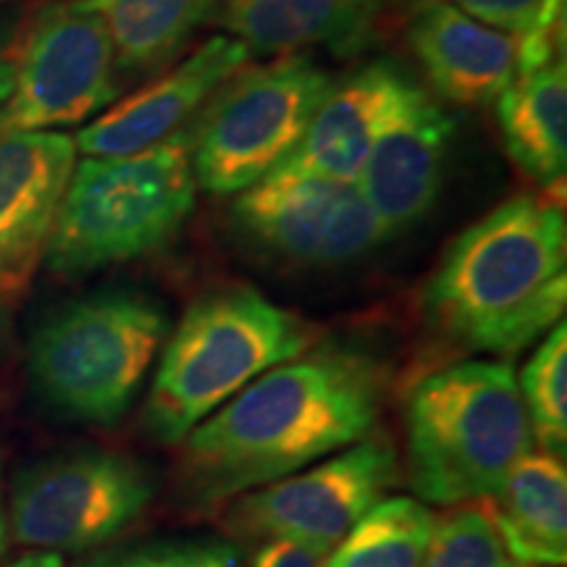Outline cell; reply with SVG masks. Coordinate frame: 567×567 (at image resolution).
<instances>
[{
    "label": "cell",
    "mask_w": 567,
    "mask_h": 567,
    "mask_svg": "<svg viewBox=\"0 0 567 567\" xmlns=\"http://www.w3.org/2000/svg\"><path fill=\"white\" fill-rule=\"evenodd\" d=\"M386 373L354 347L323 344L247 384L184 436V484L197 507L305 471L373 434Z\"/></svg>",
    "instance_id": "1"
},
{
    "label": "cell",
    "mask_w": 567,
    "mask_h": 567,
    "mask_svg": "<svg viewBox=\"0 0 567 567\" xmlns=\"http://www.w3.org/2000/svg\"><path fill=\"white\" fill-rule=\"evenodd\" d=\"M563 203L517 195L460 234L425 289L434 329L509 358L549 334L567 302Z\"/></svg>",
    "instance_id": "2"
},
{
    "label": "cell",
    "mask_w": 567,
    "mask_h": 567,
    "mask_svg": "<svg viewBox=\"0 0 567 567\" xmlns=\"http://www.w3.org/2000/svg\"><path fill=\"white\" fill-rule=\"evenodd\" d=\"M408 478L444 507L486 502L534 450L509 363L463 360L423 375L408 396Z\"/></svg>",
    "instance_id": "3"
},
{
    "label": "cell",
    "mask_w": 567,
    "mask_h": 567,
    "mask_svg": "<svg viewBox=\"0 0 567 567\" xmlns=\"http://www.w3.org/2000/svg\"><path fill=\"white\" fill-rule=\"evenodd\" d=\"M316 342L313 326L252 287L197 300L163 350L145 421L161 444H179L258 375Z\"/></svg>",
    "instance_id": "4"
},
{
    "label": "cell",
    "mask_w": 567,
    "mask_h": 567,
    "mask_svg": "<svg viewBox=\"0 0 567 567\" xmlns=\"http://www.w3.org/2000/svg\"><path fill=\"white\" fill-rule=\"evenodd\" d=\"M193 140L172 134L147 151L74 166L45 264L82 276L158 252L195 208Z\"/></svg>",
    "instance_id": "5"
},
{
    "label": "cell",
    "mask_w": 567,
    "mask_h": 567,
    "mask_svg": "<svg viewBox=\"0 0 567 567\" xmlns=\"http://www.w3.org/2000/svg\"><path fill=\"white\" fill-rule=\"evenodd\" d=\"M166 334V313L145 295L103 292L69 302L34 329L32 384L69 421L116 423Z\"/></svg>",
    "instance_id": "6"
},
{
    "label": "cell",
    "mask_w": 567,
    "mask_h": 567,
    "mask_svg": "<svg viewBox=\"0 0 567 567\" xmlns=\"http://www.w3.org/2000/svg\"><path fill=\"white\" fill-rule=\"evenodd\" d=\"M331 84L329 71L297 53L239 74L193 140L195 182L239 195L266 179L297 151Z\"/></svg>",
    "instance_id": "7"
},
{
    "label": "cell",
    "mask_w": 567,
    "mask_h": 567,
    "mask_svg": "<svg viewBox=\"0 0 567 567\" xmlns=\"http://www.w3.org/2000/svg\"><path fill=\"white\" fill-rule=\"evenodd\" d=\"M155 478L116 452H71L17 478L11 530L24 547L80 551L111 542L151 507Z\"/></svg>",
    "instance_id": "8"
},
{
    "label": "cell",
    "mask_w": 567,
    "mask_h": 567,
    "mask_svg": "<svg viewBox=\"0 0 567 567\" xmlns=\"http://www.w3.org/2000/svg\"><path fill=\"white\" fill-rule=\"evenodd\" d=\"M400 478L392 439L368 434L292 476L274 481L231 507L234 528L255 538H279L326 557L354 523L384 499Z\"/></svg>",
    "instance_id": "9"
},
{
    "label": "cell",
    "mask_w": 567,
    "mask_h": 567,
    "mask_svg": "<svg viewBox=\"0 0 567 567\" xmlns=\"http://www.w3.org/2000/svg\"><path fill=\"white\" fill-rule=\"evenodd\" d=\"M116 55L103 19L82 0L40 13L13 63L0 137L87 122L118 97Z\"/></svg>",
    "instance_id": "10"
},
{
    "label": "cell",
    "mask_w": 567,
    "mask_h": 567,
    "mask_svg": "<svg viewBox=\"0 0 567 567\" xmlns=\"http://www.w3.org/2000/svg\"><path fill=\"white\" fill-rule=\"evenodd\" d=\"M234 224L260 250L297 266H342L389 237L354 182L276 168L234 203Z\"/></svg>",
    "instance_id": "11"
},
{
    "label": "cell",
    "mask_w": 567,
    "mask_h": 567,
    "mask_svg": "<svg viewBox=\"0 0 567 567\" xmlns=\"http://www.w3.org/2000/svg\"><path fill=\"white\" fill-rule=\"evenodd\" d=\"M455 130V116L413 80L354 182L386 234L410 229L436 205Z\"/></svg>",
    "instance_id": "12"
},
{
    "label": "cell",
    "mask_w": 567,
    "mask_h": 567,
    "mask_svg": "<svg viewBox=\"0 0 567 567\" xmlns=\"http://www.w3.org/2000/svg\"><path fill=\"white\" fill-rule=\"evenodd\" d=\"M76 166V142L61 132L0 137V300L30 287Z\"/></svg>",
    "instance_id": "13"
},
{
    "label": "cell",
    "mask_w": 567,
    "mask_h": 567,
    "mask_svg": "<svg viewBox=\"0 0 567 567\" xmlns=\"http://www.w3.org/2000/svg\"><path fill=\"white\" fill-rule=\"evenodd\" d=\"M250 59L237 38H210L179 66L126 101L111 105L76 134V151L87 158H118L158 145L176 134L200 105Z\"/></svg>",
    "instance_id": "14"
},
{
    "label": "cell",
    "mask_w": 567,
    "mask_h": 567,
    "mask_svg": "<svg viewBox=\"0 0 567 567\" xmlns=\"http://www.w3.org/2000/svg\"><path fill=\"white\" fill-rule=\"evenodd\" d=\"M413 84L400 63L379 59L334 82L318 105L297 151L281 163L284 172L358 182L373 142Z\"/></svg>",
    "instance_id": "15"
},
{
    "label": "cell",
    "mask_w": 567,
    "mask_h": 567,
    "mask_svg": "<svg viewBox=\"0 0 567 567\" xmlns=\"http://www.w3.org/2000/svg\"><path fill=\"white\" fill-rule=\"evenodd\" d=\"M408 45L442 101L494 103L517 76V40L481 24L450 0H417Z\"/></svg>",
    "instance_id": "16"
},
{
    "label": "cell",
    "mask_w": 567,
    "mask_h": 567,
    "mask_svg": "<svg viewBox=\"0 0 567 567\" xmlns=\"http://www.w3.org/2000/svg\"><path fill=\"white\" fill-rule=\"evenodd\" d=\"M384 0H224L226 27L255 53L329 48L354 55L371 45Z\"/></svg>",
    "instance_id": "17"
},
{
    "label": "cell",
    "mask_w": 567,
    "mask_h": 567,
    "mask_svg": "<svg viewBox=\"0 0 567 567\" xmlns=\"http://www.w3.org/2000/svg\"><path fill=\"white\" fill-rule=\"evenodd\" d=\"M496 534L520 567H563L567 559L565 460L530 450L499 492L488 496Z\"/></svg>",
    "instance_id": "18"
},
{
    "label": "cell",
    "mask_w": 567,
    "mask_h": 567,
    "mask_svg": "<svg viewBox=\"0 0 567 567\" xmlns=\"http://www.w3.org/2000/svg\"><path fill=\"white\" fill-rule=\"evenodd\" d=\"M499 126L509 158L542 187L565 184L567 172V71L565 59L517 71L499 97Z\"/></svg>",
    "instance_id": "19"
},
{
    "label": "cell",
    "mask_w": 567,
    "mask_h": 567,
    "mask_svg": "<svg viewBox=\"0 0 567 567\" xmlns=\"http://www.w3.org/2000/svg\"><path fill=\"white\" fill-rule=\"evenodd\" d=\"M103 19L126 71H158L184 51L218 0H82Z\"/></svg>",
    "instance_id": "20"
},
{
    "label": "cell",
    "mask_w": 567,
    "mask_h": 567,
    "mask_svg": "<svg viewBox=\"0 0 567 567\" xmlns=\"http://www.w3.org/2000/svg\"><path fill=\"white\" fill-rule=\"evenodd\" d=\"M439 517L410 496H384L323 557L321 567H421Z\"/></svg>",
    "instance_id": "21"
},
{
    "label": "cell",
    "mask_w": 567,
    "mask_h": 567,
    "mask_svg": "<svg viewBox=\"0 0 567 567\" xmlns=\"http://www.w3.org/2000/svg\"><path fill=\"white\" fill-rule=\"evenodd\" d=\"M523 408L530 436L538 450L563 457L567 450V329L559 321L547 339L538 344L534 358L523 368L520 379Z\"/></svg>",
    "instance_id": "22"
},
{
    "label": "cell",
    "mask_w": 567,
    "mask_h": 567,
    "mask_svg": "<svg viewBox=\"0 0 567 567\" xmlns=\"http://www.w3.org/2000/svg\"><path fill=\"white\" fill-rule=\"evenodd\" d=\"M421 567H520L509 555L492 517L481 507H460L439 517Z\"/></svg>",
    "instance_id": "23"
},
{
    "label": "cell",
    "mask_w": 567,
    "mask_h": 567,
    "mask_svg": "<svg viewBox=\"0 0 567 567\" xmlns=\"http://www.w3.org/2000/svg\"><path fill=\"white\" fill-rule=\"evenodd\" d=\"M239 551L221 542L166 538L142 547L113 551L87 567H237Z\"/></svg>",
    "instance_id": "24"
},
{
    "label": "cell",
    "mask_w": 567,
    "mask_h": 567,
    "mask_svg": "<svg viewBox=\"0 0 567 567\" xmlns=\"http://www.w3.org/2000/svg\"><path fill=\"white\" fill-rule=\"evenodd\" d=\"M452 3L481 24L517 38L565 30V0H452Z\"/></svg>",
    "instance_id": "25"
},
{
    "label": "cell",
    "mask_w": 567,
    "mask_h": 567,
    "mask_svg": "<svg viewBox=\"0 0 567 567\" xmlns=\"http://www.w3.org/2000/svg\"><path fill=\"white\" fill-rule=\"evenodd\" d=\"M321 565H323V557L310 555L308 549L295 547V544L289 542H279V538L266 542L252 559V567H321Z\"/></svg>",
    "instance_id": "26"
},
{
    "label": "cell",
    "mask_w": 567,
    "mask_h": 567,
    "mask_svg": "<svg viewBox=\"0 0 567 567\" xmlns=\"http://www.w3.org/2000/svg\"><path fill=\"white\" fill-rule=\"evenodd\" d=\"M6 567H63V559L59 551H34Z\"/></svg>",
    "instance_id": "27"
},
{
    "label": "cell",
    "mask_w": 567,
    "mask_h": 567,
    "mask_svg": "<svg viewBox=\"0 0 567 567\" xmlns=\"http://www.w3.org/2000/svg\"><path fill=\"white\" fill-rule=\"evenodd\" d=\"M11 87H13V63L0 61V103L9 97Z\"/></svg>",
    "instance_id": "28"
},
{
    "label": "cell",
    "mask_w": 567,
    "mask_h": 567,
    "mask_svg": "<svg viewBox=\"0 0 567 567\" xmlns=\"http://www.w3.org/2000/svg\"><path fill=\"white\" fill-rule=\"evenodd\" d=\"M6 530H9V520H6L3 496H0V549H3V544H6Z\"/></svg>",
    "instance_id": "29"
}]
</instances>
